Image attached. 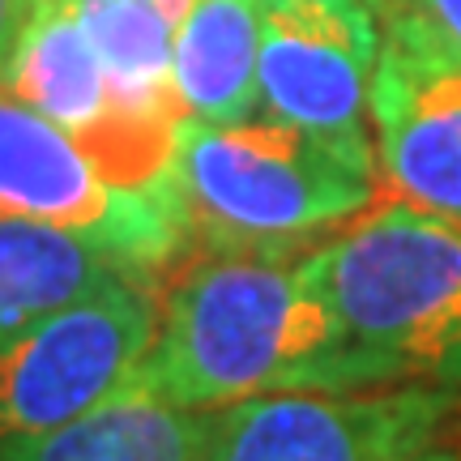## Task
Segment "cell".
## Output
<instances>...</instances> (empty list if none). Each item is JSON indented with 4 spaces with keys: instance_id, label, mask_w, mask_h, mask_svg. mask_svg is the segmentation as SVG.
Segmentation results:
<instances>
[{
    "instance_id": "obj_9",
    "label": "cell",
    "mask_w": 461,
    "mask_h": 461,
    "mask_svg": "<svg viewBox=\"0 0 461 461\" xmlns=\"http://www.w3.org/2000/svg\"><path fill=\"white\" fill-rule=\"evenodd\" d=\"M5 95L73 132L82 149L124 188H167L176 132L146 129L120 112L103 56L86 31L77 0H34L17 39Z\"/></svg>"
},
{
    "instance_id": "obj_11",
    "label": "cell",
    "mask_w": 461,
    "mask_h": 461,
    "mask_svg": "<svg viewBox=\"0 0 461 461\" xmlns=\"http://www.w3.org/2000/svg\"><path fill=\"white\" fill-rule=\"evenodd\" d=\"M210 414L167 402L132 372L107 402L65 428L0 445V461H201Z\"/></svg>"
},
{
    "instance_id": "obj_10",
    "label": "cell",
    "mask_w": 461,
    "mask_h": 461,
    "mask_svg": "<svg viewBox=\"0 0 461 461\" xmlns=\"http://www.w3.org/2000/svg\"><path fill=\"white\" fill-rule=\"evenodd\" d=\"M120 278H154L99 235L0 210V342Z\"/></svg>"
},
{
    "instance_id": "obj_14",
    "label": "cell",
    "mask_w": 461,
    "mask_h": 461,
    "mask_svg": "<svg viewBox=\"0 0 461 461\" xmlns=\"http://www.w3.org/2000/svg\"><path fill=\"white\" fill-rule=\"evenodd\" d=\"M406 5L445 48L461 56V0H406Z\"/></svg>"
},
{
    "instance_id": "obj_4",
    "label": "cell",
    "mask_w": 461,
    "mask_h": 461,
    "mask_svg": "<svg viewBox=\"0 0 461 461\" xmlns=\"http://www.w3.org/2000/svg\"><path fill=\"white\" fill-rule=\"evenodd\" d=\"M163 299L120 278L0 342V445L56 431L95 411L146 363Z\"/></svg>"
},
{
    "instance_id": "obj_13",
    "label": "cell",
    "mask_w": 461,
    "mask_h": 461,
    "mask_svg": "<svg viewBox=\"0 0 461 461\" xmlns=\"http://www.w3.org/2000/svg\"><path fill=\"white\" fill-rule=\"evenodd\" d=\"M82 22L112 77L120 112L158 132H180L176 31L180 22L158 0H77Z\"/></svg>"
},
{
    "instance_id": "obj_8",
    "label": "cell",
    "mask_w": 461,
    "mask_h": 461,
    "mask_svg": "<svg viewBox=\"0 0 461 461\" xmlns=\"http://www.w3.org/2000/svg\"><path fill=\"white\" fill-rule=\"evenodd\" d=\"M380 184L461 222V56L402 0L384 17L372 82Z\"/></svg>"
},
{
    "instance_id": "obj_17",
    "label": "cell",
    "mask_w": 461,
    "mask_h": 461,
    "mask_svg": "<svg viewBox=\"0 0 461 461\" xmlns=\"http://www.w3.org/2000/svg\"><path fill=\"white\" fill-rule=\"evenodd\" d=\"M367 5H372V9H376L380 17H389L397 9V5H402V0H367Z\"/></svg>"
},
{
    "instance_id": "obj_7",
    "label": "cell",
    "mask_w": 461,
    "mask_h": 461,
    "mask_svg": "<svg viewBox=\"0 0 461 461\" xmlns=\"http://www.w3.org/2000/svg\"><path fill=\"white\" fill-rule=\"evenodd\" d=\"M380 43L384 26L367 0H261V112L376 154L372 82Z\"/></svg>"
},
{
    "instance_id": "obj_2",
    "label": "cell",
    "mask_w": 461,
    "mask_h": 461,
    "mask_svg": "<svg viewBox=\"0 0 461 461\" xmlns=\"http://www.w3.org/2000/svg\"><path fill=\"white\" fill-rule=\"evenodd\" d=\"M333 321L325 389L461 384V222L380 188L308 248Z\"/></svg>"
},
{
    "instance_id": "obj_12",
    "label": "cell",
    "mask_w": 461,
    "mask_h": 461,
    "mask_svg": "<svg viewBox=\"0 0 461 461\" xmlns=\"http://www.w3.org/2000/svg\"><path fill=\"white\" fill-rule=\"evenodd\" d=\"M257 51L261 0H193L176 31V95L184 115L210 124L261 115Z\"/></svg>"
},
{
    "instance_id": "obj_3",
    "label": "cell",
    "mask_w": 461,
    "mask_h": 461,
    "mask_svg": "<svg viewBox=\"0 0 461 461\" xmlns=\"http://www.w3.org/2000/svg\"><path fill=\"white\" fill-rule=\"evenodd\" d=\"M167 180L201 244H316L376 197L380 167L265 112L230 124L184 115Z\"/></svg>"
},
{
    "instance_id": "obj_5",
    "label": "cell",
    "mask_w": 461,
    "mask_h": 461,
    "mask_svg": "<svg viewBox=\"0 0 461 461\" xmlns=\"http://www.w3.org/2000/svg\"><path fill=\"white\" fill-rule=\"evenodd\" d=\"M457 389H286L210 414L201 461H411L448 431Z\"/></svg>"
},
{
    "instance_id": "obj_16",
    "label": "cell",
    "mask_w": 461,
    "mask_h": 461,
    "mask_svg": "<svg viewBox=\"0 0 461 461\" xmlns=\"http://www.w3.org/2000/svg\"><path fill=\"white\" fill-rule=\"evenodd\" d=\"M411 461H461V445H453V440L440 436V440H431L423 453H414Z\"/></svg>"
},
{
    "instance_id": "obj_6",
    "label": "cell",
    "mask_w": 461,
    "mask_h": 461,
    "mask_svg": "<svg viewBox=\"0 0 461 461\" xmlns=\"http://www.w3.org/2000/svg\"><path fill=\"white\" fill-rule=\"evenodd\" d=\"M0 210L99 235L146 274L167 269L193 240L171 184L167 188L115 184L73 132L5 90H0Z\"/></svg>"
},
{
    "instance_id": "obj_15",
    "label": "cell",
    "mask_w": 461,
    "mask_h": 461,
    "mask_svg": "<svg viewBox=\"0 0 461 461\" xmlns=\"http://www.w3.org/2000/svg\"><path fill=\"white\" fill-rule=\"evenodd\" d=\"M31 9H34V0H0V86L9 77L17 39H22L26 22H31Z\"/></svg>"
},
{
    "instance_id": "obj_1",
    "label": "cell",
    "mask_w": 461,
    "mask_h": 461,
    "mask_svg": "<svg viewBox=\"0 0 461 461\" xmlns=\"http://www.w3.org/2000/svg\"><path fill=\"white\" fill-rule=\"evenodd\" d=\"M312 244H205L171 278L137 376L188 411L325 389L333 321L308 278Z\"/></svg>"
}]
</instances>
